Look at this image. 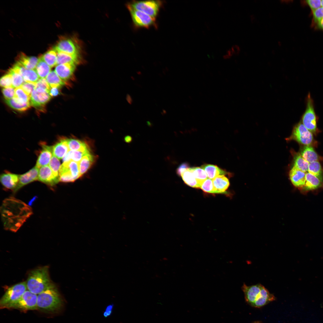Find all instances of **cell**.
Instances as JSON below:
<instances>
[{
    "instance_id": "6da1fadb",
    "label": "cell",
    "mask_w": 323,
    "mask_h": 323,
    "mask_svg": "<svg viewBox=\"0 0 323 323\" xmlns=\"http://www.w3.org/2000/svg\"><path fill=\"white\" fill-rule=\"evenodd\" d=\"M1 208L4 227L13 231H16L32 213L28 205L12 198L5 200Z\"/></svg>"
},
{
    "instance_id": "7a4b0ae2",
    "label": "cell",
    "mask_w": 323,
    "mask_h": 323,
    "mask_svg": "<svg viewBox=\"0 0 323 323\" xmlns=\"http://www.w3.org/2000/svg\"><path fill=\"white\" fill-rule=\"evenodd\" d=\"M52 284L48 266L41 267L31 271L26 282L27 290L37 295L45 290Z\"/></svg>"
},
{
    "instance_id": "3957f363",
    "label": "cell",
    "mask_w": 323,
    "mask_h": 323,
    "mask_svg": "<svg viewBox=\"0 0 323 323\" xmlns=\"http://www.w3.org/2000/svg\"><path fill=\"white\" fill-rule=\"evenodd\" d=\"M62 305L60 295L53 283L47 290L37 295V308L42 311L54 312L59 310Z\"/></svg>"
},
{
    "instance_id": "277c9868",
    "label": "cell",
    "mask_w": 323,
    "mask_h": 323,
    "mask_svg": "<svg viewBox=\"0 0 323 323\" xmlns=\"http://www.w3.org/2000/svg\"><path fill=\"white\" fill-rule=\"evenodd\" d=\"M27 290L26 282H21L9 288L0 300L1 308H7L18 301Z\"/></svg>"
},
{
    "instance_id": "5b68a950",
    "label": "cell",
    "mask_w": 323,
    "mask_h": 323,
    "mask_svg": "<svg viewBox=\"0 0 323 323\" xmlns=\"http://www.w3.org/2000/svg\"><path fill=\"white\" fill-rule=\"evenodd\" d=\"M128 4L134 9L156 19L162 5V2L160 0H134Z\"/></svg>"
},
{
    "instance_id": "8992f818",
    "label": "cell",
    "mask_w": 323,
    "mask_h": 323,
    "mask_svg": "<svg viewBox=\"0 0 323 323\" xmlns=\"http://www.w3.org/2000/svg\"><path fill=\"white\" fill-rule=\"evenodd\" d=\"M306 107L302 117V123L311 132L314 133L317 129V116L315 112L314 101L309 93L306 98Z\"/></svg>"
},
{
    "instance_id": "52a82bcc",
    "label": "cell",
    "mask_w": 323,
    "mask_h": 323,
    "mask_svg": "<svg viewBox=\"0 0 323 323\" xmlns=\"http://www.w3.org/2000/svg\"><path fill=\"white\" fill-rule=\"evenodd\" d=\"M127 7L135 27L148 28L156 26V19L142 11L134 9L128 4Z\"/></svg>"
},
{
    "instance_id": "ba28073f",
    "label": "cell",
    "mask_w": 323,
    "mask_h": 323,
    "mask_svg": "<svg viewBox=\"0 0 323 323\" xmlns=\"http://www.w3.org/2000/svg\"><path fill=\"white\" fill-rule=\"evenodd\" d=\"M37 295L28 290L16 302L8 308H15L23 310H36L37 308Z\"/></svg>"
},
{
    "instance_id": "9c48e42d",
    "label": "cell",
    "mask_w": 323,
    "mask_h": 323,
    "mask_svg": "<svg viewBox=\"0 0 323 323\" xmlns=\"http://www.w3.org/2000/svg\"><path fill=\"white\" fill-rule=\"evenodd\" d=\"M74 38H61L54 47L57 52H61L72 55H80L81 51L80 45Z\"/></svg>"
},
{
    "instance_id": "30bf717a",
    "label": "cell",
    "mask_w": 323,
    "mask_h": 323,
    "mask_svg": "<svg viewBox=\"0 0 323 323\" xmlns=\"http://www.w3.org/2000/svg\"><path fill=\"white\" fill-rule=\"evenodd\" d=\"M51 96L46 91L36 88L30 96L31 105L41 112L45 110V105L50 100Z\"/></svg>"
},
{
    "instance_id": "8fae6325",
    "label": "cell",
    "mask_w": 323,
    "mask_h": 323,
    "mask_svg": "<svg viewBox=\"0 0 323 323\" xmlns=\"http://www.w3.org/2000/svg\"><path fill=\"white\" fill-rule=\"evenodd\" d=\"M291 137V139L306 145L310 144L313 140L312 133L301 122L299 123L294 127Z\"/></svg>"
},
{
    "instance_id": "7c38bea8",
    "label": "cell",
    "mask_w": 323,
    "mask_h": 323,
    "mask_svg": "<svg viewBox=\"0 0 323 323\" xmlns=\"http://www.w3.org/2000/svg\"><path fill=\"white\" fill-rule=\"evenodd\" d=\"M263 286L258 284L248 286L244 283L242 287L246 301L252 306L260 296Z\"/></svg>"
},
{
    "instance_id": "4fadbf2b",
    "label": "cell",
    "mask_w": 323,
    "mask_h": 323,
    "mask_svg": "<svg viewBox=\"0 0 323 323\" xmlns=\"http://www.w3.org/2000/svg\"><path fill=\"white\" fill-rule=\"evenodd\" d=\"M38 180L50 186H53L60 182V178L54 174L49 166L46 165L40 168Z\"/></svg>"
},
{
    "instance_id": "5bb4252c",
    "label": "cell",
    "mask_w": 323,
    "mask_h": 323,
    "mask_svg": "<svg viewBox=\"0 0 323 323\" xmlns=\"http://www.w3.org/2000/svg\"><path fill=\"white\" fill-rule=\"evenodd\" d=\"M39 171V168L35 166L27 172L19 175V182L13 191L16 192L25 185L38 180Z\"/></svg>"
},
{
    "instance_id": "9a60e30c",
    "label": "cell",
    "mask_w": 323,
    "mask_h": 323,
    "mask_svg": "<svg viewBox=\"0 0 323 323\" xmlns=\"http://www.w3.org/2000/svg\"><path fill=\"white\" fill-rule=\"evenodd\" d=\"M12 68L22 75L25 82L36 83L39 79L35 70L27 69L17 62Z\"/></svg>"
},
{
    "instance_id": "2e32d148",
    "label": "cell",
    "mask_w": 323,
    "mask_h": 323,
    "mask_svg": "<svg viewBox=\"0 0 323 323\" xmlns=\"http://www.w3.org/2000/svg\"><path fill=\"white\" fill-rule=\"evenodd\" d=\"M76 64L74 63H65L57 65L55 71L59 77L63 81H66L72 76Z\"/></svg>"
},
{
    "instance_id": "e0dca14e",
    "label": "cell",
    "mask_w": 323,
    "mask_h": 323,
    "mask_svg": "<svg viewBox=\"0 0 323 323\" xmlns=\"http://www.w3.org/2000/svg\"><path fill=\"white\" fill-rule=\"evenodd\" d=\"M19 176L8 172H5L0 176L1 182L5 188L14 191L19 182Z\"/></svg>"
},
{
    "instance_id": "ac0fdd59",
    "label": "cell",
    "mask_w": 323,
    "mask_h": 323,
    "mask_svg": "<svg viewBox=\"0 0 323 323\" xmlns=\"http://www.w3.org/2000/svg\"><path fill=\"white\" fill-rule=\"evenodd\" d=\"M36 161V166L39 168L49 164L53 156V146L43 145Z\"/></svg>"
},
{
    "instance_id": "d6986e66",
    "label": "cell",
    "mask_w": 323,
    "mask_h": 323,
    "mask_svg": "<svg viewBox=\"0 0 323 323\" xmlns=\"http://www.w3.org/2000/svg\"><path fill=\"white\" fill-rule=\"evenodd\" d=\"M306 173L293 166L289 173L290 179L293 185L298 188L303 187L306 181Z\"/></svg>"
},
{
    "instance_id": "ffe728a7",
    "label": "cell",
    "mask_w": 323,
    "mask_h": 323,
    "mask_svg": "<svg viewBox=\"0 0 323 323\" xmlns=\"http://www.w3.org/2000/svg\"><path fill=\"white\" fill-rule=\"evenodd\" d=\"M54 156L59 159L63 158L69 151L67 138H61L53 146Z\"/></svg>"
},
{
    "instance_id": "44dd1931",
    "label": "cell",
    "mask_w": 323,
    "mask_h": 323,
    "mask_svg": "<svg viewBox=\"0 0 323 323\" xmlns=\"http://www.w3.org/2000/svg\"><path fill=\"white\" fill-rule=\"evenodd\" d=\"M215 193H225L228 188L229 182L224 175H219L212 179Z\"/></svg>"
},
{
    "instance_id": "7402d4cb",
    "label": "cell",
    "mask_w": 323,
    "mask_h": 323,
    "mask_svg": "<svg viewBox=\"0 0 323 323\" xmlns=\"http://www.w3.org/2000/svg\"><path fill=\"white\" fill-rule=\"evenodd\" d=\"M4 100L9 106L19 112L25 111L29 109L31 106L30 102H23L15 97L11 99H5Z\"/></svg>"
},
{
    "instance_id": "603a6c76",
    "label": "cell",
    "mask_w": 323,
    "mask_h": 323,
    "mask_svg": "<svg viewBox=\"0 0 323 323\" xmlns=\"http://www.w3.org/2000/svg\"><path fill=\"white\" fill-rule=\"evenodd\" d=\"M275 299V298L274 295L270 293L264 286L262 290L260 297L255 301L252 306L256 307H260Z\"/></svg>"
},
{
    "instance_id": "cb8c5ba5",
    "label": "cell",
    "mask_w": 323,
    "mask_h": 323,
    "mask_svg": "<svg viewBox=\"0 0 323 323\" xmlns=\"http://www.w3.org/2000/svg\"><path fill=\"white\" fill-rule=\"evenodd\" d=\"M39 60V58L36 57L28 56L21 54L17 62L27 69L35 70Z\"/></svg>"
},
{
    "instance_id": "d4e9b609",
    "label": "cell",
    "mask_w": 323,
    "mask_h": 323,
    "mask_svg": "<svg viewBox=\"0 0 323 323\" xmlns=\"http://www.w3.org/2000/svg\"><path fill=\"white\" fill-rule=\"evenodd\" d=\"M80 55L57 52V65L65 63H74L77 65L80 62Z\"/></svg>"
},
{
    "instance_id": "484cf974",
    "label": "cell",
    "mask_w": 323,
    "mask_h": 323,
    "mask_svg": "<svg viewBox=\"0 0 323 323\" xmlns=\"http://www.w3.org/2000/svg\"><path fill=\"white\" fill-rule=\"evenodd\" d=\"M201 168L206 173L209 178L213 179L219 175H224L227 172L219 167L216 165L205 164L201 166Z\"/></svg>"
},
{
    "instance_id": "4316f807",
    "label": "cell",
    "mask_w": 323,
    "mask_h": 323,
    "mask_svg": "<svg viewBox=\"0 0 323 323\" xmlns=\"http://www.w3.org/2000/svg\"><path fill=\"white\" fill-rule=\"evenodd\" d=\"M322 183V178L316 176L309 173L306 175V181L304 187L306 189L312 190L316 189L320 187Z\"/></svg>"
},
{
    "instance_id": "83f0119b",
    "label": "cell",
    "mask_w": 323,
    "mask_h": 323,
    "mask_svg": "<svg viewBox=\"0 0 323 323\" xmlns=\"http://www.w3.org/2000/svg\"><path fill=\"white\" fill-rule=\"evenodd\" d=\"M69 150L89 152V149L84 142L74 138H67Z\"/></svg>"
},
{
    "instance_id": "f1b7e54d",
    "label": "cell",
    "mask_w": 323,
    "mask_h": 323,
    "mask_svg": "<svg viewBox=\"0 0 323 323\" xmlns=\"http://www.w3.org/2000/svg\"><path fill=\"white\" fill-rule=\"evenodd\" d=\"M179 176L181 177L184 182L188 186L194 188H199L196 178L189 168L182 173Z\"/></svg>"
},
{
    "instance_id": "f546056e",
    "label": "cell",
    "mask_w": 323,
    "mask_h": 323,
    "mask_svg": "<svg viewBox=\"0 0 323 323\" xmlns=\"http://www.w3.org/2000/svg\"><path fill=\"white\" fill-rule=\"evenodd\" d=\"M94 156L89 153L84 155L79 162L80 173L81 176L90 168L94 161Z\"/></svg>"
},
{
    "instance_id": "4dcf8cb0",
    "label": "cell",
    "mask_w": 323,
    "mask_h": 323,
    "mask_svg": "<svg viewBox=\"0 0 323 323\" xmlns=\"http://www.w3.org/2000/svg\"><path fill=\"white\" fill-rule=\"evenodd\" d=\"M46 79L51 88L57 87L60 88L66 83L54 71H51L47 75Z\"/></svg>"
},
{
    "instance_id": "1f68e13d",
    "label": "cell",
    "mask_w": 323,
    "mask_h": 323,
    "mask_svg": "<svg viewBox=\"0 0 323 323\" xmlns=\"http://www.w3.org/2000/svg\"><path fill=\"white\" fill-rule=\"evenodd\" d=\"M40 57L51 68L57 65V52L54 47Z\"/></svg>"
},
{
    "instance_id": "d6a6232c",
    "label": "cell",
    "mask_w": 323,
    "mask_h": 323,
    "mask_svg": "<svg viewBox=\"0 0 323 323\" xmlns=\"http://www.w3.org/2000/svg\"><path fill=\"white\" fill-rule=\"evenodd\" d=\"M35 70L40 78H45L51 71V67L40 57Z\"/></svg>"
},
{
    "instance_id": "836d02e7",
    "label": "cell",
    "mask_w": 323,
    "mask_h": 323,
    "mask_svg": "<svg viewBox=\"0 0 323 323\" xmlns=\"http://www.w3.org/2000/svg\"><path fill=\"white\" fill-rule=\"evenodd\" d=\"M301 156L309 163L317 161L319 159L318 154L313 148L310 146L305 147L301 152Z\"/></svg>"
},
{
    "instance_id": "e575fe53",
    "label": "cell",
    "mask_w": 323,
    "mask_h": 323,
    "mask_svg": "<svg viewBox=\"0 0 323 323\" xmlns=\"http://www.w3.org/2000/svg\"><path fill=\"white\" fill-rule=\"evenodd\" d=\"M89 152L71 150L64 157L63 160V162L70 160L79 162L85 155Z\"/></svg>"
},
{
    "instance_id": "d590c367",
    "label": "cell",
    "mask_w": 323,
    "mask_h": 323,
    "mask_svg": "<svg viewBox=\"0 0 323 323\" xmlns=\"http://www.w3.org/2000/svg\"><path fill=\"white\" fill-rule=\"evenodd\" d=\"M8 72L11 75L12 87L13 88L20 87L25 82L22 75L12 67L9 70Z\"/></svg>"
},
{
    "instance_id": "8d00e7d4",
    "label": "cell",
    "mask_w": 323,
    "mask_h": 323,
    "mask_svg": "<svg viewBox=\"0 0 323 323\" xmlns=\"http://www.w3.org/2000/svg\"><path fill=\"white\" fill-rule=\"evenodd\" d=\"M294 166L304 172L308 171L309 163L305 160L299 154L296 155L294 158Z\"/></svg>"
},
{
    "instance_id": "74e56055",
    "label": "cell",
    "mask_w": 323,
    "mask_h": 323,
    "mask_svg": "<svg viewBox=\"0 0 323 323\" xmlns=\"http://www.w3.org/2000/svg\"><path fill=\"white\" fill-rule=\"evenodd\" d=\"M193 172L200 186L201 184L208 178L207 174L205 171L199 167L189 168Z\"/></svg>"
},
{
    "instance_id": "f35d334b",
    "label": "cell",
    "mask_w": 323,
    "mask_h": 323,
    "mask_svg": "<svg viewBox=\"0 0 323 323\" xmlns=\"http://www.w3.org/2000/svg\"><path fill=\"white\" fill-rule=\"evenodd\" d=\"M308 173L316 176L322 178V173L321 165L318 161H315L309 163Z\"/></svg>"
},
{
    "instance_id": "ab89813d",
    "label": "cell",
    "mask_w": 323,
    "mask_h": 323,
    "mask_svg": "<svg viewBox=\"0 0 323 323\" xmlns=\"http://www.w3.org/2000/svg\"><path fill=\"white\" fill-rule=\"evenodd\" d=\"M49 166L52 171L54 174L59 178V170L60 167V163L59 159L53 156L49 164Z\"/></svg>"
},
{
    "instance_id": "60d3db41",
    "label": "cell",
    "mask_w": 323,
    "mask_h": 323,
    "mask_svg": "<svg viewBox=\"0 0 323 323\" xmlns=\"http://www.w3.org/2000/svg\"><path fill=\"white\" fill-rule=\"evenodd\" d=\"M200 188L204 191L210 193H215L212 179L208 178L200 184Z\"/></svg>"
},
{
    "instance_id": "b9f144b4",
    "label": "cell",
    "mask_w": 323,
    "mask_h": 323,
    "mask_svg": "<svg viewBox=\"0 0 323 323\" xmlns=\"http://www.w3.org/2000/svg\"><path fill=\"white\" fill-rule=\"evenodd\" d=\"M22 101L27 103L30 102V97L29 96L21 87L15 89V96Z\"/></svg>"
},
{
    "instance_id": "7bdbcfd3",
    "label": "cell",
    "mask_w": 323,
    "mask_h": 323,
    "mask_svg": "<svg viewBox=\"0 0 323 323\" xmlns=\"http://www.w3.org/2000/svg\"><path fill=\"white\" fill-rule=\"evenodd\" d=\"M311 12L313 15L312 25L314 26L323 18V7H320Z\"/></svg>"
},
{
    "instance_id": "ee69618b",
    "label": "cell",
    "mask_w": 323,
    "mask_h": 323,
    "mask_svg": "<svg viewBox=\"0 0 323 323\" xmlns=\"http://www.w3.org/2000/svg\"><path fill=\"white\" fill-rule=\"evenodd\" d=\"M0 85L3 88L12 87V76L9 73L7 72L1 77Z\"/></svg>"
},
{
    "instance_id": "f6af8a7d",
    "label": "cell",
    "mask_w": 323,
    "mask_h": 323,
    "mask_svg": "<svg viewBox=\"0 0 323 323\" xmlns=\"http://www.w3.org/2000/svg\"><path fill=\"white\" fill-rule=\"evenodd\" d=\"M36 83L25 82L20 87L30 97L32 92L36 88Z\"/></svg>"
},
{
    "instance_id": "bcb514c9",
    "label": "cell",
    "mask_w": 323,
    "mask_h": 323,
    "mask_svg": "<svg viewBox=\"0 0 323 323\" xmlns=\"http://www.w3.org/2000/svg\"><path fill=\"white\" fill-rule=\"evenodd\" d=\"M2 92L5 99H9L15 96V89L13 87L4 88Z\"/></svg>"
},
{
    "instance_id": "7dc6e473",
    "label": "cell",
    "mask_w": 323,
    "mask_h": 323,
    "mask_svg": "<svg viewBox=\"0 0 323 323\" xmlns=\"http://www.w3.org/2000/svg\"><path fill=\"white\" fill-rule=\"evenodd\" d=\"M321 1L320 0H308L305 1L304 3L309 6L312 12L320 7Z\"/></svg>"
},
{
    "instance_id": "c3c4849f",
    "label": "cell",
    "mask_w": 323,
    "mask_h": 323,
    "mask_svg": "<svg viewBox=\"0 0 323 323\" xmlns=\"http://www.w3.org/2000/svg\"><path fill=\"white\" fill-rule=\"evenodd\" d=\"M36 88L42 89L49 93L51 88L46 79L45 78H40L39 79L36 83Z\"/></svg>"
},
{
    "instance_id": "681fc988",
    "label": "cell",
    "mask_w": 323,
    "mask_h": 323,
    "mask_svg": "<svg viewBox=\"0 0 323 323\" xmlns=\"http://www.w3.org/2000/svg\"><path fill=\"white\" fill-rule=\"evenodd\" d=\"M189 168V164L186 163H183L180 164L177 168L176 172L177 174L179 176L181 173Z\"/></svg>"
},
{
    "instance_id": "f907efd6",
    "label": "cell",
    "mask_w": 323,
    "mask_h": 323,
    "mask_svg": "<svg viewBox=\"0 0 323 323\" xmlns=\"http://www.w3.org/2000/svg\"><path fill=\"white\" fill-rule=\"evenodd\" d=\"M60 88L57 87L51 88L49 92V94L51 97H54L60 94Z\"/></svg>"
},
{
    "instance_id": "816d5d0a",
    "label": "cell",
    "mask_w": 323,
    "mask_h": 323,
    "mask_svg": "<svg viewBox=\"0 0 323 323\" xmlns=\"http://www.w3.org/2000/svg\"><path fill=\"white\" fill-rule=\"evenodd\" d=\"M113 307L112 305H109L107 307L106 311L104 313V315L105 317H107L110 315L112 312Z\"/></svg>"
},
{
    "instance_id": "f5cc1de1",
    "label": "cell",
    "mask_w": 323,
    "mask_h": 323,
    "mask_svg": "<svg viewBox=\"0 0 323 323\" xmlns=\"http://www.w3.org/2000/svg\"><path fill=\"white\" fill-rule=\"evenodd\" d=\"M314 27L316 29L323 31V18L318 22Z\"/></svg>"
},
{
    "instance_id": "db71d44e",
    "label": "cell",
    "mask_w": 323,
    "mask_h": 323,
    "mask_svg": "<svg viewBox=\"0 0 323 323\" xmlns=\"http://www.w3.org/2000/svg\"><path fill=\"white\" fill-rule=\"evenodd\" d=\"M231 49L232 50L233 53H234L235 54H237L239 52V48L238 46L237 45H233L231 48Z\"/></svg>"
},
{
    "instance_id": "11a10c76",
    "label": "cell",
    "mask_w": 323,
    "mask_h": 323,
    "mask_svg": "<svg viewBox=\"0 0 323 323\" xmlns=\"http://www.w3.org/2000/svg\"><path fill=\"white\" fill-rule=\"evenodd\" d=\"M127 99L128 102L130 104H132L133 102V100L129 95H127Z\"/></svg>"
},
{
    "instance_id": "9f6ffc18",
    "label": "cell",
    "mask_w": 323,
    "mask_h": 323,
    "mask_svg": "<svg viewBox=\"0 0 323 323\" xmlns=\"http://www.w3.org/2000/svg\"><path fill=\"white\" fill-rule=\"evenodd\" d=\"M132 138L129 136H127L125 137L124 140L127 143H129L132 141Z\"/></svg>"
},
{
    "instance_id": "6f0895ef",
    "label": "cell",
    "mask_w": 323,
    "mask_h": 323,
    "mask_svg": "<svg viewBox=\"0 0 323 323\" xmlns=\"http://www.w3.org/2000/svg\"><path fill=\"white\" fill-rule=\"evenodd\" d=\"M233 53V52L231 49L230 48L227 50V54H228L230 57L232 55Z\"/></svg>"
},
{
    "instance_id": "680465c9",
    "label": "cell",
    "mask_w": 323,
    "mask_h": 323,
    "mask_svg": "<svg viewBox=\"0 0 323 323\" xmlns=\"http://www.w3.org/2000/svg\"><path fill=\"white\" fill-rule=\"evenodd\" d=\"M223 57L225 59H228L230 57L227 54L225 55H223Z\"/></svg>"
},
{
    "instance_id": "91938a15",
    "label": "cell",
    "mask_w": 323,
    "mask_h": 323,
    "mask_svg": "<svg viewBox=\"0 0 323 323\" xmlns=\"http://www.w3.org/2000/svg\"><path fill=\"white\" fill-rule=\"evenodd\" d=\"M321 5L322 7H323V0H321Z\"/></svg>"
},
{
    "instance_id": "94428289",
    "label": "cell",
    "mask_w": 323,
    "mask_h": 323,
    "mask_svg": "<svg viewBox=\"0 0 323 323\" xmlns=\"http://www.w3.org/2000/svg\"><path fill=\"white\" fill-rule=\"evenodd\" d=\"M254 323H261L260 322L257 321V322H254Z\"/></svg>"
}]
</instances>
